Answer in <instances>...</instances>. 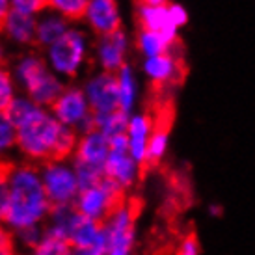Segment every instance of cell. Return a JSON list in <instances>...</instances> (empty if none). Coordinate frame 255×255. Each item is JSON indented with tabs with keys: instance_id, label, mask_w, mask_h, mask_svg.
I'll return each mask as SVG.
<instances>
[{
	"instance_id": "cell-1",
	"label": "cell",
	"mask_w": 255,
	"mask_h": 255,
	"mask_svg": "<svg viewBox=\"0 0 255 255\" xmlns=\"http://www.w3.org/2000/svg\"><path fill=\"white\" fill-rule=\"evenodd\" d=\"M78 132L64 127L49 108H37L17 125V151L26 162L41 166L50 160H71Z\"/></svg>"
},
{
	"instance_id": "cell-2",
	"label": "cell",
	"mask_w": 255,
	"mask_h": 255,
	"mask_svg": "<svg viewBox=\"0 0 255 255\" xmlns=\"http://www.w3.org/2000/svg\"><path fill=\"white\" fill-rule=\"evenodd\" d=\"M50 201L43 186L39 166L32 162H13L9 173V194L4 224L9 231H22L39 226L50 216Z\"/></svg>"
},
{
	"instance_id": "cell-3",
	"label": "cell",
	"mask_w": 255,
	"mask_h": 255,
	"mask_svg": "<svg viewBox=\"0 0 255 255\" xmlns=\"http://www.w3.org/2000/svg\"><path fill=\"white\" fill-rule=\"evenodd\" d=\"M9 69L21 93L28 95L41 108L52 107L67 86V82L50 71L43 58V52L37 49L21 52L11 62Z\"/></svg>"
},
{
	"instance_id": "cell-4",
	"label": "cell",
	"mask_w": 255,
	"mask_h": 255,
	"mask_svg": "<svg viewBox=\"0 0 255 255\" xmlns=\"http://www.w3.org/2000/svg\"><path fill=\"white\" fill-rule=\"evenodd\" d=\"M92 50L93 41L90 32L80 24H71V28L56 43L43 50V58L50 71L64 82H69L84 73L86 65L92 60Z\"/></svg>"
},
{
	"instance_id": "cell-5",
	"label": "cell",
	"mask_w": 255,
	"mask_h": 255,
	"mask_svg": "<svg viewBox=\"0 0 255 255\" xmlns=\"http://www.w3.org/2000/svg\"><path fill=\"white\" fill-rule=\"evenodd\" d=\"M43 186L52 209L75 207L80 194L78 179L71 160H50L39 166Z\"/></svg>"
},
{
	"instance_id": "cell-6",
	"label": "cell",
	"mask_w": 255,
	"mask_h": 255,
	"mask_svg": "<svg viewBox=\"0 0 255 255\" xmlns=\"http://www.w3.org/2000/svg\"><path fill=\"white\" fill-rule=\"evenodd\" d=\"M125 192L127 190H123L120 184L112 183L110 179L105 177L103 183H99L97 186L82 190L78 194L75 209L86 218L105 224L118 209H121L127 203Z\"/></svg>"
},
{
	"instance_id": "cell-7",
	"label": "cell",
	"mask_w": 255,
	"mask_h": 255,
	"mask_svg": "<svg viewBox=\"0 0 255 255\" xmlns=\"http://www.w3.org/2000/svg\"><path fill=\"white\" fill-rule=\"evenodd\" d=\"M49 110L64 127L77 130L78 134L93 128V112L86 99L82 86L67 84Z\"/></svg>"
},
{
	"instance_id": "cell-8",
	"label": "cell",
	"mask_w": 255,
	"mask_h": 255,
	"mask_svg": "<svg viewBox=\"0 0 255 255\" xmlns=\"http://www.w3.org/2000/svg\"><path fill=\"white\" fill-rule=\"evenodd\" d=\"M128 52H130V37L125 30L120 28L112 34L99 36L93 41L92 58L95 60L99 71L116 75L123 65L128 64Z\"/></svg>"
},
{
	"instance_id": "cell-9",
	"label": "cell",
	"mask_w": 255,
	"mask_h": 255,
	"mask_svg": "<svg viewBox=\"0 0 255 255\" xmlns=\"http://www.w3.org/2000/svg\"><path fill=\"white\" fill-rule=\"evenodd\" d=\"M82 90H84V95L90 103L93 116H105V114L120 110L118 80L112 73H92L90 77H86Z\"/></svg>"
},
{
	"instance_id": "cell-10",
	"label": "cell",
	"mask_w": 255,
	"mask_h": 255,
	"mask_svg": "<svg viewBox=\"0 0 255 255\" xmlns=\"http://www.w3.org/2000/svg\"><path fill=\"white\" fill-rule=\"evenodd\" d=\"M142 73L149 84L156 88L158 92H162L166 88L177 86L181 82L183 64H181V58L173 50H170L166 54L142 58Z\"/></svg>"
},
{
	"instance_id": "cell-11",
	"label": "cell",
	"mask_w": 255,
	"mask_h": 255,
	"mask_svg": "<svg viewBox=\"0 0 255 255\" xmlns=\"http://www.w3.org/2000/svg\"><path fill=\"white\" fill-rule=\"evenodd\" d=\"M82 24L95 36H107L121 28V9L118 0H88Z\"/></svg>"
},
{
	"instance_id": "cell-12",
	"label": "cell",
	"mask_w": 255,
	"mask_h": 255,
	"mask_svg": "<svg viewBox=\"0 0 255 255\" xmlns=\"http://www.w3.org/2000/svg\"><path fill=\"white\" fill-rule=\"evenodd\" d=\"M36 28L37 17L11 9L0 24V37L7 45H15L19 49H36Z\"/></svg>"
},
{
	"instance_id": "cell-13",
	"label": "cell",
	"mask_w": 255,
	"mask_h": 255,
	"mask_svg": "<svg viewBox=\"0 0 255 255\" xmlns=\"http://www.w3.org/2000/svg\"><path fill=\"white\" fill-rule=\"evenodd\" d=\"M155 128V116L149 112H134L130 114L127 125V142L128 153L136 162L143 168L145 156H147V143L151 138V132Z\"/></svg>"
},
{
	"instance_id": "cell-14",
	"label": "cell",
	"mask_w": 255,
	"mask_h": 255,
	"mask_svg": "<svg viewBox=\"0 0 255 255\" xmlns=\"http://www.w3.org/2000/svg\"><path fill=\"white\" fill-rule=\"evenodd\" d=\"M108 155H110V142L103 132L97 128H92L88 132H82L78 136L77 149L73 153V162L88 164V166H95V168H103L105 170V162H107Z\"/></svg>"
},
{
	"instance_id": "cell-15",
	"label": "cell",
	"mask_w": 255,
	"mask_h": 255,
	"mask_svg": "<svg viewBox=\"0 0 255 255\" xmlns=\"http://www.w3.org/2000/svg\"><path fill=\"white\" fill-rule=\"evenodd\" d=\"M105 177L120 184L123 190H128L138 179H142V166L130 156L128 151H110L105 162Z\"/></svg>"
},
{
	"instance_id": "cell-16",
	"label": "cell",
	"mask_w": 255,
	"mask_h": 255,
	"mask_svg": "<svg viewBox=\"0 0 255 255\" xmlns=\"http://www.w3.org/2000/svg\"><path fill=\"white\" fill-rule=\"evenodd\" d=\"M138 24L143 30L158 32L171 41H179V28L171 21L168 4H164V6H138Z\"/></svg>"
},
{
	"instance_id": "cell-17",
	"label": "cell",
	"mask_w": 255,
	"mask_h": 255,
	"mask_svg": "<svg viewBox=\"0 0 255 255\" xmlns=\"http://www.w3.org/2000/svg\"><path fill=\"white\" fill-rule=\"evenodd\" d=\"M71 24L73 22L64 19L62 15H58V13H54V11L47 9L45 13H41L37 17L36 49H39V50L49 49L52 43H56L67 30L71 28Z\"/></svg>"
},
{
	"instance_id": "cell-18",
	"label": "cell",
	"mask_w": 255,
	"mask_h": 255,
	"mask_svg": "<svg viewBox=\"0 0 255 255\" xmlns=\"http://www.w3.org/2000/svg\"><path fill=\"white\" fill-rule=\"evenodd\" d=\"M118 80V99H120V110L125 114H134L138 97H140V80L138 73L130 64L123 65L120 71L116 73Z\"/></svg>"
},
{
	"instance_id": "cell-19",
	"label": "cell",
	"mask_w": 255,
	"mask_h": 255,
	"mask_svg": "<svg viewBox=\"0 0 255 255\" xmlns=\"http://www.w3.org/2000/svg\"><path fill=\"white\" fill-rule=\"evenodd\" d=\"M168 145H170V123L155 118V128H153L147 143V156H145V164L142 168V177H145L147 170L162 162Z\"/></svg>"
},
{
	"instance_id": "cell-20",
	"label": "cell",
	"mask_w": 255,
	"mask_h": 255,
	"mask_svg": "<svg viewBox=\"0 0 255 255\" xmlns=\"http://www.w3.org/2000/svg\"><path fill=\"white\" fill-rule=\"evenodd\" d=\"M75 254V248H73L69 237L65 235L64 229L60 227L49 226L43 229V239L39 241L36 248H34V254L32 255H73Z\"/></svg>"
},
{
	"instance_id": "cell-21",
	"label": "cell",
	"mask_w": 255,
	"mask_h": 255,
	"mask_svg": "<svg viewBox=\"0 0 255 255\" xmlns=\"http://www.w3.org/2000/svg\"><path fill=\"white\" fill-rule=\"evenodd\" d=\"M134 45H136V50L140 52V56L151 58V56H158V54L170 52V50H173V47H175L177 43L168 39V37L162 36V34H158V32H151V30L140 28L138 34H136Z\"/></svg>"
},
{
	"instance_id": "cell-22",
	"label": "cell",
	"mask_w": 255,
	"mask_h": 255,
	"mask_svg": "<svg viewBox=\"0 0 255 255\" xmlns=\"http://www.w3.org/2000/svg\"><path fill=\"white\" fill-rule=\"evenodd\" d=\"M128 118L130 116L121 112V110L105 114V116H93V128H97L99 132L107 136L108 140H112L116 136H121L127 132Z\"/></svg>"
},
{
	"instance_id": "cell-23",
	"label": "cell",
	"mask_w": 255,
	"mask_h": 255,
	"mask_svg": "<svg viewBox=\"0 0 255 255\" xmlns=\"http://www.w3.org/2000/svg\"><path fill=\"white\" fill-rule=\"evenodd\" d=\"M86 6H88V0H49L50 11L62 15L73 24H78L82 21Z\"/></svg>"
},
{
	"instance_id": "cell-24",
	"label": "cell",
	"mask_w": 255,
	"mask_h": 255,
	"mask_svg": "<svg viewBox=\"0 0 255 255\" xmlns=\"http://www.w3.org/2000/svg\"><path fill=\"white\" fill-rule=\"evenodd\" d=\"M17 149V127L6 116L0 112V160H9V155Z\"/></svg>"
},
{
	"instance_id": "cell-25",
	"label": "cell",
	"mask_w": 255,
	"mask_h": 255,
	"mask_svg": "<svg viewBox=\"0 0 255 255\" xmlns=\"http://www.w3.org/2000/svg\"><path fill=\"white\" fill-rule=\"evenodd\" d=\"M37 105L34 103V101L30 99L28 95H24V93H19L17 97H15L13 101H11V105L7 107L6 110V116L11 120V123H13L15 127L19 125V123H22V121L28 118L32 112H36L37 110Z\"/></svg>"
},
{
	"instance_id": "cell-26",
	"label": "cell",
	"mask_w": 255,
	"mask_h": 255,
	"mask_svg": "<svg viewBox=\"0 0 255 255\" xmlns=\"http://www.w3.org/2000/svg\"><path fill=\"white\" fill-rule=\"evenodd\" d=\"M17 95H19V88L11 75V69L7 65H0V112H6Z\"/></svg>"
},
{
	"instance_id": "cell-27",
	"label": "cell",
	"mask_w": 255,
	"mask_h": 255,
	"mask_svg": "<svg viewBox=\"0 0 255 255\" xmlns=\"http://www.w3.org/2000/svg\"><path fill=\"white\" fill-rule=\"evenodd\" d=\"M11 168H13V162H11V160H0V222H4V214H6Z\"/></svg>"
},
{
	"instance_id": "cell-28",
	"label": "cell",
	"mask_w": 255,
	"mask_h": 255,
	"mask_svg": "<svg viewBox=\"0 0 255 255\" xmlns=\"http://www.w3.org/2000/svg\"><path fill=\"white\" fill-rule=\"evenodd\" d=\"M9 4H11V9L32 15V17H39L49 9V0H9Z\"/></svg>"
},
{
	"instance_id": "cell-29",
	"label": "cell",
	"mask_w": 255,
	"mask_h": 255,
	"mask_svg": "<svg viewBox=\"0 0 255 255\" xmlns=\"http://www.w3.org/2000/svg\"><path fill=\"white\" fill-rule=\"evenodd\" d=\"M199 254H201V248H199L198 235L194 233V231H188V233L179 241L175 255H199Z\"/></svg>"
},
{
	"instance_id": "cell-30",
	"label": "cell",
	"mask_w": 255,
	"mask_h": 255,
	"mask_svg": "<svg viewBox=\"0 0 255 255\" xmlns=\"http://www.w3.org/2000/svg\"><path fill=\"white\" fill-rule=\"evenodd\" d=\"M17 237H19V241H21V244L24 248H30L34 252V248H36L37 244H39V241L43 239V227L36 226V227H28V229H22V231L17 233Z\"/></svg>"
},
{
	"instance_id": "cell-31",
	"label": "cell",
	"mask_w": 255,
	"mask_h": 255,
	"mask_svg": "<svg viewBox=\"0 0 255 255\" xmlns=\"http://www.w3.org/2000/svg\"><path fill=\"white\" fill-rule=\"evenodd\" d=\"M0 255H19L11 231L0 224Z\"/></svg>"
},
{
	"instance_id": "cell-32",
	"label": "cell",
	"mask_w": 255,
	"mask_h": 255,
	"mask_svg": "<svg viewBox=\"0 0 255 255\" xmlns=\"http://www.w3.org/2000/svg\"><path fill=\"white\" fill-rule=\"evenodd\" d=\"M168 9H170V15H171V21H173V24L181 30L184 24L188 22V11H186V7L181 6V4H177V2H168Z\"/></svg>"
},
{
	"instance_id": "cell-33",
	"label": "cell",
	"mask_w": 255,
	"mask_h": 255,
	"mask_svg": "<svg viewBox=\"0 0 255 255\" xmlns=\"http://www.w3.org/2000/svg\"><path fill=\"white\" fill-rule=\"evenodd\" d=\"M9 62V49H7V43L0 37V65H7Z\"/></svg>"
},
{
	"instance_id": "cell-34",
	"label": "cell",
	"mask_w": 255,
	"mask_h": 255,
	"mask_svg": "<svg viewBox=\"0 0 255 255\" xmlns=\"http://www.w3.org/2000/svg\"><path fill=\"white\" fill-rule=\"evenodd\" d=\"M73 255H107V250L105 248H90V250H75Z\"/></svg>"
},
{
	"instance_id": "cell-35",
	"label": "cell",
	"mask_w": 255,
	"mask_h": 255,
	"mask_svg": "<svg viewBox=\"0 0 255 255\" xmlns=\"http://www.w3.org/2000/svg\"><path fill=\"white\" fill-rule=\"evenodd\" d=\"M9 11H11V4H9V0H0V24L4 22V19L7 17Z\"/></svg>"
},
{
	"instance_id": "cell-36",
	"label": "cell",
	"mask_w": 255,
	"mask_h": 255,
	"mask_svg": "<svg viewBox=\"0 0 255 255\" xmlns=\"http://www.w3.org/2000/svg\"><path fill=\"white\" fill-rule=\"evenodd\" d=\"M140 6H164L168 4V0H138Z\"/></svg>"
}]
</instances>
